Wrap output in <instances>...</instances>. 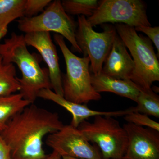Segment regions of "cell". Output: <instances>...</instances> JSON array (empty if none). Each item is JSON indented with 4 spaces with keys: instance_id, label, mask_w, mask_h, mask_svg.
I'll return each instance as SVG.
<instances>
[{
    "instance_id": "7c38bea8",
    "label": "cell",
    "mask_w": 159,
    "mask_h": 159,
    "mask_svg": "<svg viewBox=\"0 0 159 159\" xmlns=\"http://www.w3.org/2000/svg\"><path fill=\"white\" fill-rule=\"evenodd\" d=\"M134 68L132 58L125 44L117 34L103 62L101 73L116 79L130 80Z\"/></svg>"
},
{
    "instance_id": "52a82bcc",
    "label": "cell",
    "mask_w": 159,
    "mask_h": 159,
    "mask_svg": "<svg viewBox=\"0 0 159 159\" xmlns=\"http://www.w3.org/2000/svg\"><path fill=\"white\" fill-rule=\"evenodd\" d=\"M84 16H78L75 39L84 57L90 60V70L97 75L102 71L104 61L110 51L117 33L116 28L106 25L102 32H96Z\"/></svg>"
},
{
    "instance_id": "7a4b0ae2",
    "label": "cell",
    "mask_w": 159,
    "mask_h": 159,
    "mask_svg": "<svg viewBox=\"0 0 159 159\" xmlns=\"http://www.w3.org/2000/svg\"><path fill=\"white\" fill-rule=\"evenodd\" d=\"M0 57L4 63L16 64L20 69V93L31 104L34 103L40 91L52 89L48 68L41 67L37 56L29 52L23 34L13 32L0 44Z\"/></svg>"
},
{
    "instance_id": "5b68a950",
    "label": "cell",
    "mask_w": 159,
    "mask_h": 159,
    "mask_svg": "<svg viewBox=\"0 0 159 159\" xmlns=\"http://www.w3.org/2000/svg\"><path fill=\"white\" fill-rule=\"evenodd\" d=\"M99 149L102 159H122L127 148L126 131L114 117L98 116L93 122L83 121L77 127Z\"/></svg>"
},
{
    "instance_id": "6da1fadb",
    "label": "cell",
    "mask_w": 159,
    "mask_h": 159,
    "mask_svg": "<svg viewBox=\"0 0 159 159\" xmlns=\"http://www.w3.org/2000/svg\"><path fill=\"white\" fill-rule=\"evenodd\" d=\"M64 126L59 115L34 103L8 122L0 135L10 149L12 159H44L43 139Z\"/></svg>"
},
{
    "instance_id": "d6986e66",
    "label": "cell",
    "mask_w": 159,
    "mask_h": 159,
    "mask_svg": "<svg viewBox=\"0 0 159 159\" xmlns=\"http://www.w3.org/2000/svg\"><path fill=\"white\" fill-rule=\"evenodd\" d=\"M65 11L70 15L84 16L90 17L99 6L97 0H63Z\"/></svg>"
},
{
    "instance_id": "ffe728a7",
    "label": "cell",
    "mask_w": 159,
    "mask_h": 159,
    "mask_svg": "<svg viewBox=\"0 0 159 159\" xmlns=\"http://www.w3.org/2000/svg\"><path fill=\"white\" fill-rule=\"evenodd\" d=\"M127 123H132L138 126H146L159 132V123L151 119L148 116L140 113L130 112L124 116Z\"/></svg>"
},
{
    "instance_id": "3957f363",
    "label": "cell",
    "mask_w": 159,
    "mask_h": 159,
    "mask_svg": "<svg viewBox=\"0 0 159 159\" xmlns=\"http://www.w3.org/2000/svg\"><path fill=\"white\" fill-rule=\"evenodd\" d=\"M115 27L133 57L134 68L130 80L141 90L151 89L153 82L159 81L158 57L152 42L138 34L133 27L122 24H116Z\"/></svg>"
},
{
    "instance_id": "ac0fdd59",
    "label": "cell",
    "mask_w": 159,
    "mask_h": 159,
    "mask_svg": "<svg viewBox=\"0 0 159 159\" xmlns=\"http://www.w3.org/2000/svg\"><path fill=\"white\" fill-rule=\"evenodd\" d=\"M26 0H0V28L24 17Z\"/></svg>"
},
{
    "instance_id": "d4e9b609",
    "label": "cell",
    "mask_w": 159,
    "mask_h": 159,
    "mask_svg": "<svg viewBox=\"0 0 159 159\" xmlns=\"http://www.w3.org/2000/svg\"><path fill=\"white\" fill-rule=\"evenodd\" d=\"M8 32V26L0 28V40L7 34Z\"/></svg>"
},
{
    "instance_id": "30bf717a",
    "label": "cell",
    "mask_w": 159,
    "mask_h": 159,
    "mask_svg": "<svg viewBox=\"0 0 159 159\" xmlns=\"http://www.w3.org/2000/svg\"><path fill=\"white\" fill-rule=\"evenodd\" d=\"M128 144L122 159H159V132L130 123L124 124Z\"/></svg>"
},
{
    "instance_id": "8992f818",
    "label": "cell",
    "mask_w": 159,
    "mask_h": 159,
    "mask_svg": "<svg viewBox=\"0 0 159 159\" xmlns=\"http://www.w3.org/2000/svg\"><path fill=\"white\" fill-rule=\"evenodd\" d=\"M17 21L20 31L25 34L34 32H55L68 40L74 51L81 53L75 39L77 23L66 12L60 0L52 1L39 15L21 18Z\"/></svg>"
},
{
    "instance_id": "5bb4252c",
    "label": "cell",
    "mask_w": 159,
    "mask_h": 159,
    "mask_svg": "<svg viewBox=\"0 0 159 159\" xmlns=\"http://www.w3.org/2000/svg\"><path fill=\"white\" fill-rule=\"evenodd\" d=\"M91 83L95 90L113 93L136 102L141 89L129 80L118 79L100 73L91 74Z\"/></svg>"
},
{
    "instance_id": "277c9868",
    "label": "cell",
    "mask_w": 159,
    "mask_h": 159,
    "mask_svg": "<svg viewBox=\"0 0 159 159\" xmlns=\"http://www.w3.org/2000/svg\"><path fill=\"white\" fill-rule=\"evenodd\" d=\"M54 39L65 61L66 72L62 76L63 97L71 102L84 104L101 99L91 83L90 60L89 57H79L68 48L64 38L55 34Z\"/></svg>"
},
{
    "instance_id": "8fae6325",
    "label": "cell",
    "mask_w": 159,
    "mask_h": 159,
    "mask_svg": "<svg viewBox=\"0 0 159 159\" xmlns=\"http://www.w3.org/2000/svg\"><path fill=\"white\" fill-rule=\"evenodd\" d=\"M27 46L36 49L48 66L52 89L55 93L63 97L62 75L57 50L50 32H34L24 35Z\"/></svg>"
},
{
    "instance_id": "2e32d148",
    "label": "cell",
    "mask_w": 159,
    "mask_h": 159,
    "mask_svg": "<svg viewBox=\"0 0 159 159\" xmlns=\"http://www.w3.org/2000/svg\"><path fill=\"white\" fill-rule=\"evenodd\" d=\"M137 106L129 108L130 112H138L159 118V97L152 89L141 90L136 101Z\"/></svg>"
},
{
    "instance_id": "7402d4cb",
    "label": "cell",
    "mask_w": 159,
    "mask_h": 159,
    "mask_svg": "<svg viewBox=\"0 0 159 159\" xmlns=\"http://www.w3.org/2000/svg\"><path fill=\"white\" fill-rule=\"evenodd\" d=\"M136 31H141L146 34L148 39L152 42L156 48L158 54L159 55V27H152L151 26H140L135 28Z\"/></svg>"
},
{
    "instance_id": "4fadbf2b",
    "label": "cell",
    "mask_w": 159,
    "mask_h": 159,
    "mask_svg": "<svg viewBox=\"0 0 159 159\" xmlns=\"http://www.w3.org/2000/svg\"><path fill=\"white\" fill-rule=\"evenodd\" d=\"M38 97L52 101L66 110L72 116L71 125L77 128L80 123L90 117L98 116L113 117L122 116L130 112L128 109L113 111L93 110L84 104H78L66 100L64 97L55 93L51 89H43L39 93Z\"/></svg>"
},
{
    "instance_id": "e0dca14e",
    "label": "cell",
    "mask_w": 159,
    "mask_h": 159,
    "mask_svg": "<svg viewBox=\"0 0 159 159\" xmlns=\"http://www.w3.org/2000/svg\"><path fill=\"white\" fill-rule=\"evenodd\" d=\"M20 90L14 65L4 63L0 57V97L14 94Z\"/></svg>"
},
{
    "instance_id": "9c48e42d",
    "label": "cell",
    "mask_w": 159,
    "mask_h": 159,
    "mask_svg": "<svg viewBox=\"0 0 159 159\" xmlns=\"http://www.w3.org/2000/svg\"><path fill=\"white\" fill-rule=\"evenodd\" d=\"M47 145L61 157L79 159H102L99 148L91 145L81 131L70 124L64 125L46 140Z\"/></svg>"
},
{
    "instance_id": "603a6c76",
    "label": "cell",
    "mask_w": 159,
    "mask_h": 159,
    "mask_svg": "<svg viewBox=\"0 0 159 159\" xmlns=\"http://www.w3.org/2000/svg\"><path fill=\"white\" fill-rule=\"evenodd\" d=\"M0 159H12L10 148L2 139L1 135H0Z\"/></svg>"
},
{
    "instance_id": "cb8c5ba5",
    "label": "cell",
    "mask_w": 159,
    "mask_h": 159,
    "mask_svg": "<svg viewBox=\"0 0 159 159\" xmlns=\"http://www.w3.org/2000/svg\"><path fill=\"white\" fill-rule=\"evenodd\" d=\"M44 159H62V158L59 154L53 151L52 153L47 155V157Z\"/></svg>"
},
{
    "instance_id": "9a60e30c",
    "label": "cell",
    "mask_w": 159,
    "mask_h": 159,
    "mask_svg": "<svg viewBox=\"0 0 159 159\" xmlns=\"http://www.w3.org/2000/svg\"><path fill=\"white\" fill-rule=\"evenodd\" d=\"M31 104L20 93L0 97V132L12 117Z\"/></svg>"
},
{
    "instance_id": "44dd1931",
    "label": "cell",
    "mask_w": 159,
    "mask_h": 159,
    "mask_svg": "<svg viewBox=\"0 0 159 159\" xmlns=\"http://www.w3.org/2000/svg\"><path fill=\"white\" fill-rule=\"evenodd\" d=\"M51 2V0H26L24 17H33L39 12L41 13Z\"/></svg>"
},
{
    "instance_id": "484cf974",
    "label": "cell",
    "mask_w": 159,
    "mask_h": 159,
    "mask_svg": "<svg viewBox=\"0 0 159 159\" xmlns=\"http://www.w3.org/2000/svg\"><path fill=\"white\" fill-rule=\"evenodd\" d=\"M62 159H79L71 157H62Z\"/></svg>"
},
{
    "instance_id": "ba28073f",
    "label": "cell",
    "mask_w": 159,
    "mask_h": 159,
    "mask_svg": "<svg viewBox=\"0 0 159 159\" xmlns=\"http://www.w3.org/2000/svg\"><path fill=\"white\" fill-rule=\"evenodd\" d=\"M145 3L141 0H102L93 14L88 18L92 27L104 23L122 24L133 27L151 26Z\"/></svg>"
}]
</instances>
